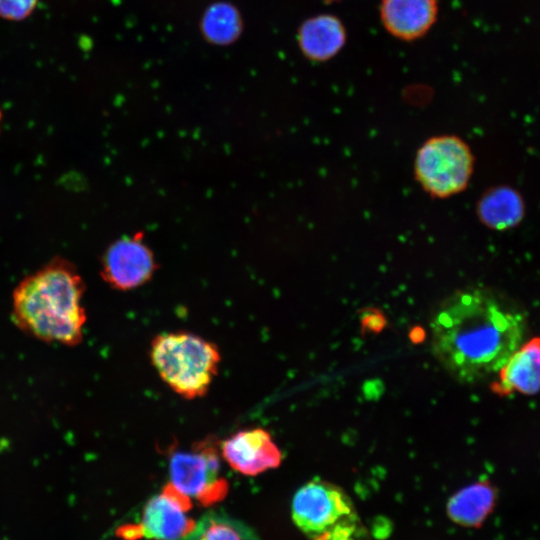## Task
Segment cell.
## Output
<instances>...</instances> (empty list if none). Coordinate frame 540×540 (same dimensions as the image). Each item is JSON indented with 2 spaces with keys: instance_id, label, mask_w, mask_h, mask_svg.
Segmentation results:
<instances>
[{
  "instance_id": "cell-1",
  "label": "cell",
  "mask_w": 540,
  "mask_h": 540,
  "mask_svg": "<svg viewBox=\"0 0 540 540\" xmlns=\"http://www.w3.org/2000/svg\"><path fill=\"white\" fill-rule=\"evenodd\" d=\"M522 315L488 288L457 290L430 323L434 356L457 380L478 381L498 372L521 346Z\"/></svg>"
},
{
  "instance_id": "cell-2",
  "label": "cell",
  "mask_w": 540,
  "mask_h": 540,
  "mask_svg": "<svg viewBox=\"0 0 540 540\" xmlns=\"http://www.w3.org/2000/svg\"><path fill=\"white\" fill-rule=\"evenodd\" d=\"M84 281L76 267L55 257L27 275L12 293V318L25 334L74 347L81 343L86 323Z\"/></svg>"
},
{
  "instance_id": "cell-3",
  "label": "cell",
  "mask_w": 540,
  "mask_h": 540,
  "mask_svg": "<svg viewBox=\"0 0 540 540\" xmlns=\"http://www.w3.org/2000/svg\"><path fill=\"white\" fill-rule=\"evenodd\" d=\"M149 355L159 377L185 399L208 392L221 361L216 344L186 331L158 334L151 341Z\"/></svg>"
},
{
  "instance_id": "cell-4",
  "label": "cell",
  "mask_w": 540,
  "mask_h": 540,
  "mask_svg": "<svg viewBox=\"0 0 540 540\" xmlns=\"http://www.w3.org/2000/svg\"><path fill=\"white\" fill-rule=\"evenodd\" d=\"M291 517L310 540H357L363 531L350 496L340 486L320 478L311 479L295 492Z\"/></svg>"
},
{
  "instance_id": "cell-5",
  "label": "cell",
  "mask_w": 540,
  "mask_h": 540,
  "mask_svg": "<svg viewBox=\"0 0 540 540\" xmlns=\"http://www.w3.org/2000/svg\"><path fill=\"white\" fill-rule=\"evenodd\" d=\"M473 169V153L456 135L430 137L418 148L414 161L416 181L425 192L437 198L464 191Z\"/></svg>"
},
{
  "instance_id": "cell-6",
  "label": "cell",
  "mask_w": 540,
  "mask_h": 540,
  "mask_svg": "<svg viewBox=\"0 0 540 540\" xmlns=\"http://www.w3.org/2000/svg\"><path fill=\"white\" fill-rule=\"evenodd\" d=\"M220 442L213 436L169 454V477L177 489L204 506L222 501L229 485L220 472Z\"/></svg>"
},
{
  "instance_id": "cell-7",
  "label": "cell",
  "mask_w": 540,
  "mask_h": 540,
  "mask_svg": "<svg viewBox=\"0 0 540 540\" xmlns=\"http://www.w3.org/2000/svg\"><path fill=\"white\" fill-rule=\"evenodd\" d=\"M191 508V498L168 482L148 500L141 521L120 527L118 535L125 540H180L195 530V521L187 515Z\"/></svg>"
},
{
  "instance_id": "cell-8",
  "label": "cell",
  "mask_w": 540,
  "mask_h": 540,
  "mask_svg": "<svg viewBox=\"0 0 540 540\" xmlns=\"http://www.w3.org/2000/svg\"><path fill=\"white\" fill-rule=\"evenodd\" d=\"M156 267L151 249L137 233L109 245L102 256L100 273L112 288L127 291L148 282Z\"/></svg>"
},
{
  "instance_id": "cell-9",
  "label": "cell",
  "mask_w": 540,
  "mask_h": 540,
  "mask_svg": "<svg viewBox=\"0 0 540 540\" xmlns=\"http://www.w3.org/2000/svg\"><path fill=\"white\" fill-rule=\"evenodd\" d=\"M220 453L235 471L246 476H257L277 468L282 453L271 434L263 428L237 431L220 442Z\"/></svg>"
},
{
  "instance_id": "cell-10",
  "label": "cell",
  "mask_w": 540,
  "mask_h": 540,
  "mask_svg": "<svg viewBox=\"0 0 540 540\" xmlns=\"http://www.w3.org/2000/svg\"><path fill=\"white\" fill-rule=\"evenodd\" d=\"M438 15L437 0H382L380 18L394 37L412 41L424 36Z\"/></svg>"
},
{
  "instance_id": "cell-11",
  "label": "cell",
  "mask_w": 540,
  "mask_h": 540,
  "mask_svg": "<svg viewBox=\"0 0 540 540\" xmlns=\"http://www.w3.org/2000/svg\"><path fill=\"white\" fill-rule=\"evenodd\" d=\"M347 33L342 21L331 14L305 20L298 29L297 41L303 55L316 62L334 57L345 45Z\"/></svg>"
},
{
  "instance_id": "cell-12",
  "label": "cell",
  "mask_w": 540,
  "mask_h": 540,
  "mask_svg": "<svg viewBox=\"0 0 540 540\" xmlns=\"http://www.w3.org/2000/svg\"><path fill=\"white\" fill-rule=\"evenodd\" d=\"M496 391L533 394L540 389V338L520 346L498 371Z\"/></svg>"
},
{
  "instance_id": "cell-13",
  "label": "cell",
  "mask_w": 540,
  "mask_h": 540,
  "mask_svg": "<svg viewBox=\"0 0 540 540\" xmlns=\"http://www.w3.org/2000/svg\"><path fill=\"white\" fill-rule=\"evenodd\" d=\"M496 498V490L488 481L475 482L449 498L447 516L462 527H480L493 511Z\"/></svg>"
},
{
  "instance_id": "cell-14",
  "label": "cell",
  "mask_w": 540,
  "mask_h": 540,
  "mask_svg": "<svg viewBox=\"0 0 540 540\" xmlns=\"http://www.w3.org/2000/svg\"><path fill=\"white\" fill-rule=\"evenodd\" d=\"M521 195L507 186H500L483 195L478 204L482 223L496 230H507L518 225L524 216Z\"/></svg>"
},
{
  "instance_id": "cell-15",
  "label": "cell",
  "mask_w": 540,
  "mask_h": 540,
  "mask_svg": "<svg viewBox=\"0 0 540 540\" xmlns=\"http://www.w3.org/2000/svg\"><path fill=\"white\" fill-rule=\"evenodd\" d=\"M200 26L207 41L216 45H228L240 36L242 19L237 8L227 2H218L206 9Z\"/></svg>"
},
{
  "instance_id": "cell-16",
  "label": "cell",
  "mask_w": 540,
  "mask_h": 540,
  "mask_svg": "<svg viewBox=\"0 0 540 540\" xmlns=\"http://www.w3.org/2000/svg\"><path fill=\"white\" fill-rule=\"evenodd\" d=\"M39 0H0V17L21 21L32 14Z\"/></svg>"
},
{
  "instance_id": "cell-17",
  "label": "cell",
  "mask_w": 540,
  "mask_h": 540,
  "mask_svg": "<svg viewBox=\"0 0 540 540\" xmlns=\"http://www.w3.org/2000/svg\"><path fill=\"white\" fill-rule=\"evenodd\" d=\"M200 540H242L235 529L227 524L212 523L202 534Z\"/></svg>"
},
{
  "instance_id": "cell-18",
  "label": "cell",
  "mask_w": 540,
  "mask_h": 540,
  "mask_svg": "<svg viewBox=\"0 0 540 540\" xmlns=\"http://www.w3.org/2000/svg\"><path fill=\"white\" fill-rule=\"evenodd\" d=\"M323 1H325V2H327V3H331V2L338 1V0H323Z\"/></svg>"
},
{
  "instance_id": "cell-19",
  "label": "cell",
  "mask_w": 540,
  "mask_h": 540,
  "mask_svg": "<svg viewBox=\"0 0 540 540\" xmlns=\"http://www.w3.org/2000/svg\"><path fill=\"white\" fill-rule=\"evenodd\" d=\"M1 121H2V112H1V109H0V129H1Z\"/></svg>"
}]
</instances>
